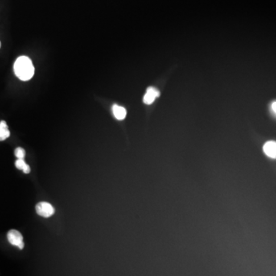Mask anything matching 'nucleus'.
I'll return each mask as SVG.
<instances>
[{
    "instance_id": "obj_7",
    "label": "nucleus",
    "mask_w": 276,
    "mask_h": 276,
    "mask_svg": "<svg viewBox=\"0 0 276 276\" xmlns=\"http://www.w3.org/2000/svg\"><path fill=\"white\" fill-rule=\"evenodd\" d=\"M10 136V131L6 121H0V141H5Z\"/></svg>"
},
{
    "instance_id": "obj_9",
    "label": "nucleus",
    "mask_w": 276,
    "mask_h": 276,
    "mask_svg": "<svg viewBox=\"0 0 276 276\" xmlns=\"http://www.w3.org/2000/svg\"><path fill=\"white\" fill-rule=\"evenodd\" d=\"M26 163L24 159H18L16 161V166L18 170H22L24 168V166H26Z\"/></svg>"
},
{
    "instance_id": "obj_2",
    "label": "nucleus",
    "mask_w": 276,
    "mask_h": 276,
    "mask_svg": "<svg viewBox=\"0 0 276 276\" xmlns=\"http://www.w3.org/2000/svg\"><path fill=\"white\" fill-rule=\"evenodd\" d=\"M37 214L42 217L48 218L55 213V208L47 202H40L35 207Z\"/></svg>"
},
{
    "instance_id": "obj_11",
    "label": "nucleus",
    "mask_w": 276,
    "mask_h": 276,
    "mask_svg": "<svg viewBox=\"0 0 276 276\" xmlns=\"http://www.w3.org/2000/svg\"><path fill=\"white\" fill-rule=\"evenodd\" d=\"M276 101H274V102H273V105H272V108H273V110L274 111V113H276Z\"/></svg>"
},
{
    "instance_id": "obj_8",
    "label": "nucleus",
    "mask_w": 276,
    "mask_h": 276,
    "mask_svg": "<svg viewBox=\"0 0 276 276\" xmlns=\"http://www.w3.org/2000/svg\"><path fill=\"white\" fill-rule=\"evenodd\" d=\"M15 155L18 159H24L26 156V151L22 147H17L15 150Z\"/></svg>"
},
{
    "instance_id": "obj_1",
    "label": "nucleus",
    "mask_w": 276,
    "mask_h": 276,
    "mask_svg": "<svg viewBox=\"0 0 276 276\" xmlns=\"http://www.w3.org/2000/svg\"><path fill=\"white\" fill-rule=\"evenodd\" d=\"M13 68L16 77L23 81L30 80L35 74L32 62L29 57L25 55L18 57L14 63Z\"/></svg>"
},
{
    "instance_id": "obj_10",
    "label": "nucleus",
    "mask_w": 276,
    "mask_h": 276,
    "mask_svg": "<svg viewBox=\"0 0 276 276\" xmlns=\"http://www.w3.org/2000/svg\"><path fill=\"white\" fill-rule=\"evenodd\" d=\"M22 171H23L25 174H30V171H31V169H30V166L28 164H26V166H24V168L22 169Z\"/></svg>"
},
{
    "instance_id": "obj_6",
    "label": "nucleus",
    "mask_w": 276,
    "mask_h": 276,
    "mask_svg": "<svg viewBox=\"0 0 276 276\" xmlns=\"http://www.w3.org/2000/svg\"><path fill=\"white\" fill-rule=\"evenodd\" d=\"M112 111H113L114 116L119 121H122L126 117L127 111L123 107L119 106L117 104H114Z\"/></svg>"
},
{
    "instance_id": "obj_5",
    "label": "nucleus",
    "mask_w": 276,
    "mask_h": 276,
    "mask_svg": "<svg viewBox=\"0 0 276 276\" xmlns=\"http://www.w3.org/2000/svg\"><path fill=\"white\" fill-rule=\"evenodd\" d=\"M265 154L271 158H276V144L275 141H269L265 143L263 146Z\"/></svg>"
},
{
    "instance_id": "obj_12",
    "label": "nucleus",
    "mask_w": 276,
    "mask_h": 276,
    "mask_svg": "<svg viewBox=\"0 0 276 276\" xmlns=\"http://www.w3.org/2000/svg\"><path fill=\"white\" fill-rule=\"evenodd\" d=\"M0 48H1V42H0Z\"/></svg>"
},
{
    "instance_id": "obj_4",
    "label": "nucleus",
    "mask_w": 276,
    "mask_h": 276,
    "mask_svg": "<svg viewBox=\"0 0 276 276\" xmlns=\"http://www.w3.org/2000/svg\"><path fill=\"white\" fill-rule=\"evenodd\" d=\"M160 92L157 88H153V87H149L146 89V94L144 97V103L146 104H151L155 101L157 97H159Z\"/></svg>"
},
{
    "instance_id": "obj_3",
    "label": "nucleus",
    "mask_w": 276,
    "mask_h": 276,
    "mask_svg": "<svg viewBox=\"0 0 276 276\" xmlns=\"http://www.w3.org/2000/svg\"><path fill=\"white\" fill-rule=\"evenodd\" d=\"M7 239L12 245L18 247V249H22L24 248L23 237L18 231L16 229L9 230L7 234Z\"/></svg>"
}]
</instances>
